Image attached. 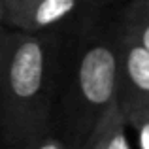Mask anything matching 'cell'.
<instances>
[{
  "label": "cell",
  "mask_w": 149,
  "mask_h": 149,
  "mask_svg": "<svg viewBox=\"0 0 149 149\" xmlns=\"http://www.w3.org/2000/svg\"><path fill=\"white\" fill-rule=\"evenodd\" d=\"M58 45L51 32H23L13 40L0 87V136L8 149H26L53 132Z\"/></svg>",
  "instance_id": "1"
},
{
  "label": "cell",
  "mask_w": 149,
  "mask_h": 149,
  "mask_svg": "<svg viewBox=\"0 0 149 149\" xmlns=\"http://www.w3.org/2000/svg\"><path fill=\"white\" fill-rule=\"evenodd\" d=\"M119 96L117 34L102 32L81 42L66 85L64 134L70 149H81L95 123Z\"/></svg>",
  "instance_id": "2"
},
{
  "label": "cell",
  "mask_w": 149,
  "mask_h": 149,
  "mask_svg": "<svg viewBox=\"0 0 149 149\" xmlns=\"http://www.w3.org/2000/svg\"><path fill=\"white\" fill-rule=\"evenodd\" d=\"M119 47V102L121 111L149 109V51L128 34L117 30Z\"/></svg>",
  "instance_id": "3"
},
{
  "label": "cell",
  "mask_w": 149,
  "mask_h": 149,
  "mask_svg": "<svg viewBox=\"0 0 149 149\" xmlns=\"http://www.w3.org/2000/svg\"><path fill=\"white\" fill-rule=\"evenodd\" d=\"M89 0H38L17 23L15 30L51 32L74 17Z\"/></svg>",
  "instance_id": "4"
},
{
  "label": "cell",
  "mask_w": 149,
  "mask_h": 149,
  "mask_svg": "<svg viewBox=\"0 0 149 149\" xmlns=\"http://www.w3.org/2000/svg\"><path fill=\"white\" fill-rule=\"evenodd\" d=\"M127 128L128 127L119 108V102H113L98 117L81 149H132Z\"/></svg>",
  "instance_id": "5"
},
{
  "label": "cell",
  "mask_w": 149,
  "mask_h": 149,
  "mask_svg": "<svg viewBox=\"0 0 149 149\" xmlns=\"http://www.w3.org/2000/svg\"><path fill=\"white\" fill-rule=\"evenodd\" d=\"M121 32L149 51V0H130L121 15Z\"/></svg>",
  "instance_id": "6"
},
{
  "label": "cell",
  "mask_w": 149,
  "mask_h": 149,
  "mask_svg": "<svg viewBox=\"0 0 149 149\" xmlns=\"http://www.w3.org/2000/svg\"><path fill=\"white\" fill-rule=\"evenodd\" d=\"M123 117L127 121V127H130L136 132L140 149H149V109H128V111H123Z\"/></svg>",
  "instance_id": "7"
},
{
  "label": "cell",
  "mask_w": 149,
  "mask_h": 149,
  "mask_svg": "<svg viewBox=\"0 0 149 149\" xmlns=\"http://www.w3.org/2000/svg\"><path fill=\"white\" fill-rule=\"evenodd\" d=\"M0 2L4 4V8H6V11H8L10 26L15 29L17 23L23 19V15H25L38 0H0Z\"/></svg>",
  "instance_id": "8"
},
{
  "label": "cell",
  "mask_w": 149,
  "mask_h": 149,
  "mask_svg": "<svg viewBox=\"0 0 149 149\" xmlns=\"http://www.w3.org/2000/svg\"><path fill=\"white\" fill-rule=\"evenodd\" d=\"M11 40H13V29H0V87H2L4 72H6L8 57H10L11 49Z\"/></svg>",
  "instance_id": "9"
},
{
  "label": "cell",
  "mask_w": 149,
  "mask_h": 149,
  "mask_svg": "<svg viewBox=\"0 0 149 149\" xmlns=\"http://www.w3.org/2000/svg\"><path fill=\"white\" fill-rule=\"evenodd\" d=\"M26 149H70L66 146V142L62 140V136L55 134V132H49V134L38 138L34 143H30Z\"/></svg>",
  "instance_id": "10"
},
{
  "label": "cell",
  "mask_w": 149,
  "mask_h": 149,
  "mask_svg": "<svg viewBox=\"0 0 149 149\" xmlns=\"http://www.w3.org/2000/svg\"><path fill=\"white\" fill-rule=\"evenodd\" d=\"M10 26V19H8V11L4 8V4L0 2V29H8ZM11 29V26H10Z\"/></svg>",
  "instance_id": "11"
}]
</instances>
